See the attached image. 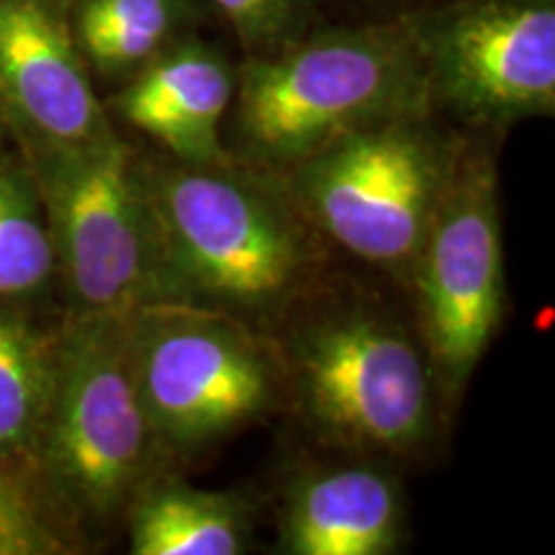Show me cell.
<instances>
[{"mask_svg":"<svg viewBox=\"0 0 555 555\" xmlns=\"http://www.w3.org/2000/svg\"><path fill=\"white\" fill-rule=\"evenodd\" d=\"M163 255L165 301L224 314H268L311 266L296 214L232 163L144 172Z\"/></svg>","mask_w":555,"mask_h":555,"instance_id":"cell-1","label":"cell"},{"mask_svg":"<svg viewBox=\"0 0 555 555\" xmlns=\"http://www.w3.org/2000/svg\"><path fill=\"white\" fill-rule=\"evenodd\" d=\"M237 99L247 155L270 168H296L345 131L425 111L429 95L414 37L339 29L249 60Z\"/></svg>","mask_w":555,"mask_h":555,"instance_id":"cell-2","label":"cell"},{"mask_svg":"<svg viewBox=\"0 0 555 555\" xmlns=\"http://www.w3.org/2000/svg\"><path fill=\"white\" fill-rule=\"evenodd\" d=\"M75 317H131L165 301L147 178L116 134L26 150Z\"/></svg>","mask_w":555,"mask_h":555,"instance_id":"cell-3","label":"cell"},{"mask_svg":"<svg viewBox=\"0 0 555 555\" xmlns=\"http://www.w3.org/2000/svg\"><path fill=\"white\" fill-rule=\"evenodd\" d=\"M159 448L139 397L129 317H75L57 330V373L37 474L82 517L119 515Z\"/></svg>","mask_w":555,"mask_h":555,"instance_id":"cell-4","label":"cell"},{"mask_svg":"<svg viewBox=\"0 0 555 555\" xmlns=\"http://www.w3.org/2000/svg\"><path fill=\"white\" fill-rule=\"evenodd\" d=\"M422 114L345 131L291 168L301 211L373 266L412 268L461 163Z\"/></svg>","mask_w":555,"mask_h":555,"instance_id":"cell-5","label":"cell"},{"mask_svg":"<svg viewBox=\"0 0 555 555\" xmlns=\"http://www.w3.org/2000/svg\"><path fill=\"white\" fill-rule=\"evenodd\" d=\"M131 367L159 448L198 450L258 420L273 367L224 311L150 304L129 317Z\"/></svg>","mask_w":555,"mask_h":555,"instance_id":"cell-6","label":"cell"},{"mask_svg":"<svg viewBox=\"0 0 555 555\" xmlns=\"http://www.w3.org/2000/svg\"><path fill=\"white\" fill-rule=\"evenodd\" d=\"M296 384L324 433L352 448L401 453L433 425L435 378L399 324L350 311L296 339Z\"/></svg>","mask_w":555,"mask_h":555,"instance_id":"cell-7","label":"cell"},{"mask_svg":"<svg viewBox=\"0 0 555 555\" xmlns=\"http://www.w3.org/2000/svg\"><path fill=\"white\" fill-rule=\"evenodd\" d=\"M433 378L461 393L504 311V245L494 163H457L446 198L412 262Z\"/></svg>","mask_w":555,"mask_h":555,"instance_id":"cell-8","label":"cell"},{"mask_svg":"<svg viewBox=\"0 0 555 555\" xmlns=\"http://www.w3.org/2000/svg\"><path fill=\"white\" fill-rule=\"evenodd\" d=\"M427 95L478 127L555 111L553 0H468L414 37Z\"/></svg>","mask_w":555,"mask_h":555,"instance_id":"cell-9","label":"cell"},{"mask_svg":"<svg viewBox=\"0 0 555 555\" xmlns=\"http://www.w3.org/2000/svg\"><path fill=\"white\" fill-rule=\"evenodd\" d=\"M0 116L24 152L114 134L62 0H0Z\"/></svg>","mask_w":555,"mask_h":555,"instance_id":"cell-10","label":"cell"},{"mask_svg":"<svg viewBox=\"0 0 555 555\" xmlns=\"http://www.w3.org/2000/svg\"><path fill=\"white\" fill-rule=\"evenodd\" d=\"M237 78L224 54L204 41H172L137 69L114 108L124 121L155 139L178 163H229L221 121Z\"/></svg>","mask_w":555,"mask_h":555,"instance_id":"cell-11","label":"cell"},{"mask_svg":"<svg viewBox=\"0 0 555 555\" xmlns=\"http://www.w3.org/2000/svg\"><path fill=\"white\" fill-rule=\"evenodd\" d=\"M397 483L373 468H335L298 481L283 512L291 555H386L401 535Z\"/></svg>","mask_w":555,"mask_h":555,"instance_id":"cell-12","label":"cell"},{"mask_svg":"<svg viewBox=\"0 0 555 555\" xmlns=\"http://www.w3.org/2000/svg\"><path fill=\"white\" fill-rule=\"evenodd\" d=\"M57 373V332L0 298V468L37 474Z\"/></svg>","mask_w":555,"mask_h":555,"instance_id":"cell-13","label":"cell"},{"mask_svg":"<svg viewBox=\"0 0 555 555\" xmlns=\"http://www.w3.org/2000/svg\"><path fill=\"white\" fill-rule=\"evenodd\" d=\"M245 547L247 519L234 496L170 481L142 486L131 499L134 555H240Z\"/></svg>","mask_w":555,"mask_h":555,"instance_id":"cell-14","label":"cell"},{"mask_svg":"<svg viewBox=\"0 0 555 555\" xmlns=\"http://www.w3.org/2000/svg\"><path fill=\"white\" fill-rule=\"evenodd\" d=\"M189 0H80L75 39L103 75H134L176 41Z\"/></svg>","mask_w":555,"mask_h":555,"instance_id":"cell-15","label":"cell"},{"mask_svg":"<svg viewBox=\"0 0 555 555\" xmlns=\"http://www.w3.org/2000/svg\"><path fill=\"white\" fill-rule=\"evenodd\" d=\"M54 275V249L26 163H0V298L37 294Z\"/></svg>","mask_w":555,"mask_h":555,"instance_id":"cell-16","label":"cell"},{"mask_svg":"<svg viewBox=\"0 0 555 555\" xmlns=\"http://www.w3.org/2000/svg\"><path fill=\"white\" fill-rule=\"evenodd\" d=\"M249 50L270 54L288 47L307 0H211Z\"/></svg>","mask_w":555,"mask_h":555,"instance_id":"cell-17","label":"cell"},{"mask_svg":"<svg viewBox=\"0 0 555 555\" xmlns=\"http://www.w3.org/2000/svg\"><path fill=\"white\" fill-rule=\"evenodd\" d=\"M62 540L41 517L24 483L0 468V555H50Z\"/></svg>","mask_w":555,"mask_h":555,"instance_id":"cell-18","label":"cell"},{"mask_svg":"<svg viewBox=\"0 0 555 555\" xmlns=\"http://www.w3.org/2000/svg\"><path fill=\"white\" fill-rule=\"evenodd\" d=\"M3 131H5V121H3V116H0V137H3Z\"/></svg>","mask_w":555,"mask_h":555,"instance_id":"cell-19","label":"cell"}]
</instances>
